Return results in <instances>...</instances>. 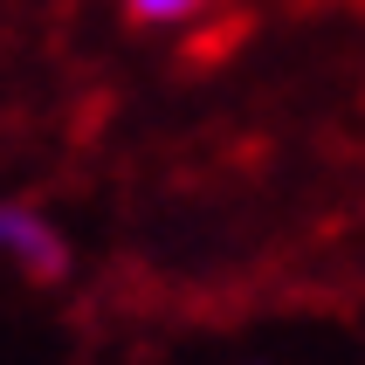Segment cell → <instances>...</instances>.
Masks as SVG:
<instances>
[{"label":"cell","mask_w":365,"mask_h":365,"mask_svg":"<svg viewBox=\"0 0 365 365\" xmlns=\"http://www.w3.org/2000/svg\"><path fill=\"white\" fill-rule=\"evenodd\" d=\"M193 7H200V0H131V14H138V21H186Z\"/></svg>","instance_id":"7a4b0ae2"},{"label":"cell","mask_w":365,"mask_h":365,"mask_svg":"<svg viewBox=\"0 0 365 365\" xmlns=\"http://www.w3.org/2000/svg\"><path fill=\"white\" fill-rule=\"evenodd\" d=\"M0 262H14L28 269V276H62L69 269V248H62V235L48 221H41L35 207H14V200H0Z\"/></svg>","instance_id":"6da1fadb"}]
</instances>
